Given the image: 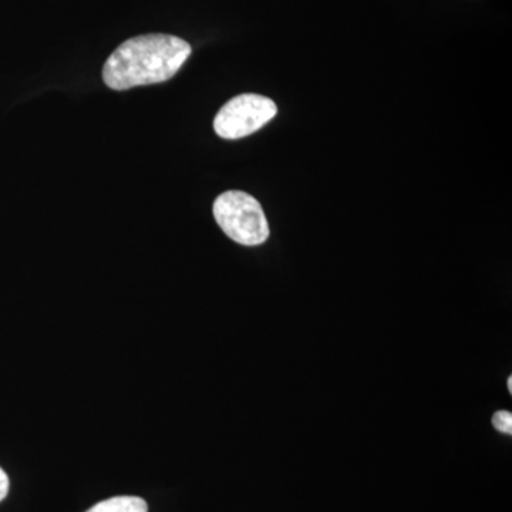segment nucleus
I'll return each mask as SVG.
<instances>
[{
  "mask_svg": "<svg viewBox=\"0 0 512 512\" xmlns=\"http://www.w3.org/2000/svg\"><path fill=\"white\" fill-rule=\"evenodd\" d=\"M508 392L512 393V377H508Z\"/></svg>",
  "mask_w": 512,
  "mask_h": 512,
  "instance_id": "7",
  "label": "nucleus"
},
{
  "mask_svg": "<svg viewBox=\"0 0 512 512\" xmlns=\"http://www.w3.org/2000/svg\"><path fill=\"white\" fill-rule=\"evenodd\" d=\"M9 491V478L8 474L0 468V501L5 500Z\"/></svg>",
  "mask_w": 512,
  "mask_h": 512,
  "instance_id": "6",
  "label": "nucleus"
},
{
  "mask_svg": "<svg viewBox=\"0 0 512 512\" xmlns=\"http://www.w3.org/2000/svg\"><path fill=\"white\" fill-rule=\"evenodd\" d=\"M146 501L140 497H131V495H121V497L110 498V500L101 501L94 505L87 512H147Z\"/></svg>",
  "mask_w": 512,
  "mask_h": 512,
  "instance_id": "4",
  "label": "nucleus"
},
{
  "mask_svg": "<svg viewBox=\"0 0 512 512\" xmlns=\"http://www.w3.org/2000/svg\"><path fill=\"white\" fill-rule=\"evenodd\" d=\"M493 426L494 429L500 431V433L508 434L511 436L512 434V414L511 412H507V410H501V412H497L493 416Z\"/></svg>",
  "mask_w": 512,
  "mask_h": 512,
  "instance_id": "5",
  "label": "nucleus"
},
{
  "mask_svg": "<svg viewBox=\"0 0 512 512\" xmlns=\"http://www.w3.org/2000/svg\"><path fill=\"white\" fill-rule=\"evenodd\" d=\"M278 113V107L268 97L259 94H241L229 100L214 120V130L221 138L238 140L251 136L269 123Z\"/></svg>",
  "mask_w": 512,
  "mask_h": 512,
  "instance_id": "3",
  "label": "nucleus"
},
{
  "mask_svg": "<svg viewBox=\"0 0 512 512\" xmlns=\"http://www.w3.org/2000/svg\"><path fill=\"white\" fill-rule=\"evenodd\" d=\"M191 55L190 43L177 36L151 33L121 43L103 67L111 90H128L167 82Z\"/></svg>",
  "mask_w": 512,
  "mask_h": 512,
  "instance_id": "1",
  "label": "nucleus"
},
{
  "mask_svg": "<svg viewBox=\"0 0 512 512\" xmlns=\"http://www.w3.org/2000/svg\"><path fill=\"white\" fill-rule=\"evenodd\" d=\"M212 212L225 235L238 244L256 247L269 238L265 212L261 204L247 192H224L215 200Z\"/></svg>",
  "mask_w": 512,
  "mask_h": 512,
  "instance_id": "2",
  "label": "nucleus"
}]
</instances>
